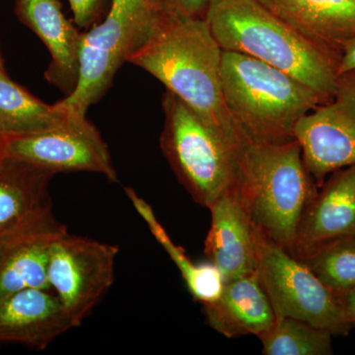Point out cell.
<instances>
[{
  "mask_svg": "<svg viewBox=\"0 0 355 355\" xmlns=\"http://www.w3.org/2000/svg\"><path fill=\"white\" fill-rule=\"evenodd\" d=\"M222 53L207 18L167 10L128 62L155 77L236 148L239 137L222 90Z\"/></svg>",
  "mask_w": 355,
  "mask_h": 355,
  "instance_id": "6da1fadb",
  "label": "cell"
},
{
  "mask_svg": "<svg viewBox=\"0 0 355 355\" xmlns=\"http://www.w3.org/2000/svg\"><path fill=\"white\" fill-rule=\"evenodd\" d=\"M299 223L291 251L299 259L338 238L355 236V166L334 172Z\"/></svg>",
  "mask_w": 355,
  "mask_h": 355,
  "instance_id": "4fadbf2b",
  "label": "cell"
},
{
  "mask_svg": "<svg viewBox=\"0 0 355 355\" xmlns=\"http://www.w3.org/2000/svg\"><path fill=\"white\" fill-rule=\"evenodd\" d=\"M342 305L345 316L355 324V288L349 291L336 292Z\"/></svg>",
  "mask_w": 355,
  "mask_h": 355,
  "instance_id": "484cf974",
  "label": "cell"
},
{
  "mask_svg": "<svg viewBox=\"0 0 355 355\" xmlns=\"http://www.w3.org/2000/svg\"><path fill=\"white\" fill-rule=\"evenodd\" d=\"M167 10L164 0H113L104 19L83 32L78 85L60 101L86 116Z\"/></svg>",
  "mask_w": 355,
  "mask_h": 355,
  "instance_id": "8992f818",
  "label": "cell"
},
{
  "mask_svg": "<svg viewBox=\"0 0 355 355\" xmlns=\"http://www.w3.org/2000/svg\"><path fill=\"white\" fill-rule=\"evenodd\" d=\"M297 140L252 142L235 148L232 190L254 227L291 252L299 223L317 193Z\"/></svg>",
  "mask_w": 355,
  "mask_h": 355,
  "instance_id": "3957f363",
  "label": "cell"
},
{
  "mask_svg": "<svg viewBox=\"0 0 355 355\" xmlns=\"http://www.w3.org/2000/svg\"><path fill=\"white\" fill-rule=\"evenodd\" d=\"M0 69H6L4 67L3 58H2L1 48H0Z\"/></svg>",
  "mask_w": 355,
  "mask_h": 355,
  "instance_id": "83f0119b",
  "label": "cell"
},
{
  "mask_svg": "<svg viewBox=\"0 0 355 355\" xmlns=\"http://www.w3.org/2000/svg\"><path fill=\"white\" fill-rule=\"evenodd\" d=\"M14 13L50 51L44 78L67 96L79 81L83 33L62 12L60 0H15Z\"/></svg>",
  "mask_w": 355,
  "mask_h": 355,
  "instance_id": "8fae6325",
  "label": "cell"
},
{
  "mask_svg": "<svg viewBox=\"0 0 355 355\" xmlns=\"http://www.w3.org/2000/svg\"><path fill=\"white\" fill-rule=\"evenodd\" d=\"M72 111L62 101L46 104L0 69V135H30L62 125Z\"/></svg>",
  "mask_w": 355,
  "mask_h": 355,
  "instance_id": "d6986e66",
  "label": "cell"
},
{
  "mask_svg": "<svg viewBox=\"0 0 355 355\" xmlns=\"http://www.w3.org/2000/svg\"><path fill=\"white\" fill-rule=\"evenodd\" d=\"M119 247L67 233L51 245V289L76 327L80 326L114 282Z\"/></svg>",
  "mask_w": 355,
  "mask_h": 355,
  "instance_id": "ba28073f",
  "label": "cell"
},
{
  "mask_svg": "<svg viewBox=\"0 0 355 355\" xmlns=\"http://www.w3.org/2000/svg\"><path fill=\"white\" fill-rule=\"evenodd\" d=\"M209 209L211 223L205 253L220 270L225 282L257 272L254 226L235 191L231 189Z\"/></svg>",
  "mask_w": 355,
  "mask_h": 355,
  "instance_id": "5bb4252c",
  "label": "cell"
},
{
  "mask_svg": "<svg viewBox=\"0 0 355 355\" xmlns=\"http://www.w3.org/2000/svg\"><path fill=\"white\" fill-rule=\"evenodd\" d=\"M162 107L161 150L193 200L209 209L234 186L235 148L170 91Z\"/></svg>",
  "mask_w": 355,
  "mask_h": 355,
  "instance_id": "5b68a950",
  "label": "cell"
},
{
  "mask_svg": "<svg viewBox=\"0 0 355 355\" xmlns=\"http://www.w3.org/2000/svg\"><path fill=\"white\" fill-rule=\"evenodd\" d=\"M3 155L58 174L92 172L109 181L119 178L108 146L86 116L72 112L62 125L43 132L3 137Z\"/></svg>",
  "mask_w": 355,
  "mask_h": 355,
  "instance_id": "9c48e42d",
  "label": "cell"
},
{
  "mask_svg": "<svg viewBox=\"0 0 355 355\" xmlns=\"http://www.w3.org/2000/svg\"><path fill=\"white\" fill-rule=\"evenodd\" d=\"M259 1L338 60L355 37V0Z\"/></svg>",
  "mask_w": 355,
  "mask_h": 355,
  "instance_id": "e0dca14e",
  "label": "cell"
},
{
  "mask_svg": "<svg viewBox=\"0 0 355 355\" xmlns=\"http://www.w3.org/2000/svg\"><path fill=\"white\" fill-rule=\"evenodd\" d=\"M3 137L0 135V159L3 158Z\"/></svg>",
  "mask_w": 355,
  "mask_h": 355,
  "instance_id": "4316f807",
  "label": "cell"
},
{
  "mask_svg": "<svg viewBox=\"0 0 355 355\" xmlns=\"http://www.w3.org/2000/svg\"><path fill=\"white\" fill-rule=\"evenodd\" d=\"M76 328L51 289L26 288L0 295V343H19L44 349Z\"/></svg>",
  "mask_w": 355,
  "mask_h": 355,
  "instance_id": "7c38bea8",
  "label": "cell"
},
{
  "mask_svg": "<svg viewBox=\"0 0 355 355\" xmlns=\"http://www.w3.org/2000/svg\"><path fill=\"white\" fill-rule=\"evenodd\" d=\"M355 70V37L345 46L338 64V74L347 73Z\"/></svg>",
  "mask_w": 355,
  "mask_h": 355,
  "instance_id": "d4e9b609",
  "label": "cell"
},
{
  "mask_svg": "<svg viewBox=\"0 0 355 355\" xmlns=\"http://www.w3.org/2000/svg\"><path fill=\"white\" fill-rule=\"evenodd\" d=\"M67 231L55 216L0 238V295L26 288L51 289V245Z\"/></svg>",
  "mask_w": 355,
  "mask_h": 355,
  "instance_id": "9a60e30c",
  "label": "cell"
},
{
  "mask_svg": "<svg viewBox=\"0 0 355 355\" xmlns=\"http://www.w3.org/2000/svg\"><path fill=\"white\" fill-rule=\"evenodd\" d=\"M299 260L331 291L355 288V236L324 243Z\"/></svg>",
  "mask_w": 355,
  "mask_h": 355,
  "instance_id": "7402d4cb",
  "label": "cell"
},
{
  "mask_svg": "<svg viewBox=\"0 0 355 355\" xmlns=\"http://www.w3.org/2000/svg\"><path fill=\"white\" fill-rule=\"evenodd\" d=\"M73 22L81 29H90L104 19L113 0H69Z\"/></svg>",
  "mask_w": 355,
  "mask_h": 355,
  "instance_id": "603a6c76",
  "label": "cell"
},
{
  "mask_svg": "<svg viewBox=\"0 0 355 355\" xmlns=\"http://www.w3.org/2000/svg\"><path fill=\"white\" fill-rule=\"evenodd\" d=\"M222 50L286 72L331 100L338 60L296 31L259 0H210L205 14Z\"/></svg>",
  "mask_w": 355,
  "mask_h": 355,
  "instance_id": "7a4b0ae2",
  "label": "cell"
},
{
  "mask_svg": "<svg viewBox=\"0 0 355 355\" xmlns=\"http://www.w3.org/2000/svg\"><path fill=\"white\" fill-rule=\"evenodd\" d=\"M125 193L140 216L144 217L154 237L179 268L191 296L202 305L216 302L220 297L226 284L220 270L211 261L200 265L193 263L184 254L183 248L177 246L170 239L150 205L139 198L132 189H125Z\"/></svg>",
  "mask_w": 355,
  "mask_h": 355,
  "instance_id": "ffe728a7",
  "label": "cell"
},
{
  "mask_svg": "<svg viewBox=\"0 0 355 355\" xmlns=\"http://www.w3.org/2000/svg\"><path fill=\"white\" fill-rule=\"evenodd\" d=\"M257 273L275 317L302 320L333 336H345L355 326L336 291L324 286L309 268L254 227Z\"/></svg>",
  "mask_w": 355,
  "mask_h": 355,
  "instance_id": "52a82bcc",
  "label": "cell"
},
{
  "mask_svg": "<svg viewBox=\"0 0 355 355\" xmlns=\"http://www.w3.org/2000/svg\"><path fill=\"white\" fill-rule=\"evenodd\" d=\"M221 83L239 142L295 139L299 121L329 101L286 72L234 51L222 53Z\"/></svg>",
  "mask_w": 355,
  "mask_h": 355,
  "instance_id": "277c9868",
  "label": "cell"
},
{
  "mask_svg": "<svg viewBox=\"0 0 355 355\" xmlns=\"http://www.w3.org/2000/svg\"><path fill=\"white\" fill-rule=\"evenodd\" d=\"M210 0H164L168 10L184 17H205Z\"/></svg>",
  "mask_w": 355,
  "mask_h": 355,
  "instance_id": "cb8c5ba5",
  "label": "cell"
},
{
  "mask_svg": "<svg viewBox=\"0 0 355 355\" xmlns=\"http://www.w3.org/2000/svg\"><path fill=\"white\" fill-rule=\"evenodd\" d=\"M333 335L295 318H277L260 338L265 355H331Z\"/></svg>",
  "mask_w": 355,
  "mask_h": 355,
  "instance_id": "44dd1931",
  "label": "cell"
},
{
  "mask_svg": "<svg viewBox=\"0 0 355 355\" xmlns=\"http://www.w3.org/2000/svg\"><path fill=\"white\" fill-rule=\"evenodd\" d=\"M203 313L210 328L228 338L259 336L277 319L257 272L226 282L220 297L203 305Z\"/></svg>",
  "mask_w": 355,
  "mask_h": 355,
  "instance_id": "ac0fdd59",
  "label": "cell"
},
{
  "mask_svg": "<svg viewBox=\"0 0 355 355\" xmlns=\"http://www.w3.org/2000/svg\"><path fill=\"white\" fill-rule=\"evenodd\" d=\"M294 137L318 188L329 175L355 166V70L338 76L333 98L303 116Z\"/></svg>",
  "mask_w": 355,
  "mask_h": 355,
  "instance_id": "30bf717a",
  "label": "cell"
},
{
  "mask_svg": "<svg viewBox=\"0 0 355 355\" xmlns=\"http://www.w3.org/2000/svg\"><path fill=\"white\" fill-rule=\"evenodd\" d=\"M55 175L20 159H0V238L53 214L49 186Z\"/></svg>",
  "mask_w": 355,
  "mask_h": 355,
  "instance_id": "2e32d148",
  "label": "cell"
}]
</instances>
